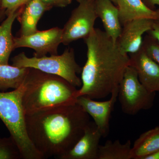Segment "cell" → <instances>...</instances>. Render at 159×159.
I'll return each instance as SVG.
<instances>
[{"label": "cell", "mask_w": 159, "mask_h": 159, "mask_svg": "<svg viewBox=\"0 0 159 159\" xmlns=\"http://www.w3.org/2000/svg\"><path fill=\"white\" fill-rule=\"evenodd\" d=\"M29 139L44 159L57 158L82 136L90 116L76 103L25 116Z\"/></svg>", "instance_id": "obj_1"}, {"label": "cell", "mask_w": 159, "mask_h": 159, "mask_svg": "<svg viewBox=\"0 0 159 159\" xmlns=\"http://www.w3.org/2000/svg\"><path fill=\"white\" fill-rule=\"evenodd\" d=\"M84 40L87 61L82 68V85L77 96L93 99L105 98L119 88L129 65V55L100 29L95 28Z\"/></svg>", "instance_id": "obj_2"}, {"label": "cell", "mask_w": 159, "mask_h": 159, "mask_svg": "<svg viewBox=\"0 0 159 159\" xmlns=\"http://www.w3.org/2000/svg\"><path fill=\"white\" fill-rule=\"evenodd\" d=\"M26 116L76 103L78 89L62 77L29 68L23 83Z\"/></svg>", "instance_id": "obj_3"}, {"label": "cell", "mask_w": 159, "mask_h": 159, "mask_svg": "<svg viewBox=\"0 0 159 159\" xmlns=\"http://www.w3.org/2000/svg\"><path fill=\"white\" fill-rule=\"evenodd\" d=\"M23 90L22 83L11 92H0V119L17 145L22 159H43L27 133L26 115L22 102Z\"/></svg>", "instance_id": "obj_4"}, {"label": "cell", "mask_w": 159, "mask_h": 159, "mask_svg": "<svg viewBox=\"0 0 159 159\" xmlns=\"http://www.w3.org/2000/svg\"><path fill=\"white\" fill-rule=\"evenodd\" d=\"M12 65L18 68H33L47 74L62 77L76 87L82 85L77 74L82 68L76 62L74 49H66L61 55H51L42 57H28L22 52L11 59Z\"/></svg>", "instance_id": "obj_5"}, {"label": "cell", "mask_w": 159, "mask_h": 159, "mask_svg": "<svg viewBox=\"0 0 159 159\" xmlns=\"http://www.w3.org/2000/svg\"><path fill=\"white\" fill-rule=\"evenodd\" d=\"M156 93H152L139 81L136 71L131 66L126 69L119 84L118 97L122 111L134 116L153 105Z\"/></svg>", "instance_id": "obj_6"}, {"label": "cell", "mask_w": 159, "mask_h": 159, "mask_svg": "<svg viewBox=\"0 0 159 159\" xmlns=\"http://www.w3.org/2000/svg\"><path fill=\"white\" fill-rule=\"evenodd\" d=\"M78 6L62 29V43L68 45L80 39L86 38L93 31L98 16L95 9V0H77Z\"/></svg>", "instance_id": "obj_7"}, {"label": "cell", "mask_w": 159, "mask_h": 159, "mask_svg": "<svg viewBox=\"0 0 159 159\" xmlns=\"http://www.w3.org/2000/svg\"><path fill=\"white\" fill-rule=\"evenodd\" d=\"M62 29L55 27L45 31H38L27 36L14 37V49L21 48L34 50V56L42 57L57 55V49L62 43Z\"/></svg>", "instance_id": "obj_8"}, {"label": "cell", "mask_w": 159, "mask_h": 159, "mask_svg": "<svg viewBox=\"0 0 159 159\" xmlns=\"http://www.w3.org/2000/svg\"><path fill=\"white\" fill-rule=\"evenodd\" d=\"M119 88L114 90L111 98L105 101H95L89 97L80 96L77 99L84 111L93 119L102 137H107L110 131V121L114 106L118 98Z\"/></svg>", "instance_id": "obj_9"}, {"label": "cell", "mask_w": 159, "mask_h": 159, "mask_svg": "<svg viewBox=\"0 0 159 159\" xmlns=\"http://www.w3.org/2000/svg\"><path fill=\"white\" fill-rule=\"evenodd\" d=\"M102 135L94 122H90L82 136L67 152L58 157L59 159H97Z\"/></svg>", "instance_id": "obj_10"}, {"label": "cell", "mask_w": 159, "mask_h": 159, "mask_svg": "<svg viewBox=\"0 0 159 159\" xmlns=\"http://www.w3.org/2000/svg\"><path fill=\"white\" fill-rule=\"evenodd\" d=\"M129 65L136 71L139 81L152 93L159 92V66L142 48L129 54Z\"/></svg>", "instance_id": "obj_11"}, {"label": "cell", "mask_w": 159, "mask_h": 159, "mask_svg": "<svg viewBox=\"0 0 159 159\" xmlns=\"http://www.w3.org/2000/svg\"><path fill=\"white\" fill-rule=\"evenodd\" d=\"M153 22L152 20L138 19L123 25L116 42L119 48L127 54L138 52L142 47L143 34L152 29Z\"/></svg>", "instance_id": "obj_12"}, {"label": "cell", "mask_w": 159, "mask_h": 159, "mask_svg": "<svg viewBox=\"0 0 159 159\" xmlns=\"http://www.w3.org/2000/svg\"><path fill=\"white\" fill-rule=\"evenodd\" d=\"M95 6L97 16L103 24L104 31L116 43L122 28L118 7L111 0H95Z\"/></svg>", "instance_id": "obj_13"}, {"label": "cell", "mask_w": 159, "mask_h": 159, "mask_svg": "<svg viewBox=\"0 0 159 159\" xmlns=\"http://www.w3.org/2000/svg\"><path fill=\"white\" fill-rule=\"evenodd\" d=\"M51 8L40 0H30L20 8L17 18L20 25V36H27L38 31L37 24L46 11Z\"/></svg>", "instance_id": "obj_14"}, {"label": "cell", "mask_w": 159, "mask_h": 159, "mask_svg": "<svg viewBox=\"0 0 159 159\" xmlns=\"http://www.w3.org/2000/svg\"><path fill=\"white\" fill-rule=\"evenodd\" d=\"M116 6L122 26L129 21L138 19L159 20V9H149L142 0H117Z\"/></svg>", "instance_id": "obj_15"}, {"label": "cell", "mask_w": 159, "mask_h": 159, "mask_svg": "<svg viewBox=\"0 0 159 159\" xmlns=\"http://www.w3.org/2000/svg\"><path fill=\"white\" fill-rule=\"evenodd\" d=\"M159 151V126L142 134L132 146L131 159H144Z\"/></svg>", "instance_id": "obj_16"}, {"label": "cell", "mask_w": 159, "mask_h": 159, "mask_svg": "<svg viewBox=\"0 0 159 159\" xmlns=\"http://www.w3.org/2000/svg\"><path fill=\"white\" fill-rule=\"evenodd\" d=\"M20 9L9 13L0 25V64H9L11 52L14 50L12 27L20 13Z\"/></svg>", "instance_id": "obj_17"}, {"label": "cell", "mask_w": 159, "mask_h": 159, "mask_svg": "<svg viewBox=\"0 0 159 159\" xmlns=\"http://www.w3.org/2000/svg\"><path fill=\"white\" fill-rule=\"evenodd\" d=\"M29 68L0 64V90L18 88L24 82Z\"/></svg>", "instance_id": "obj_18"}, {"label": "cell", "mask_w": 159, "mask_h": 159, "mask_svg": "<svg viewBox=\"0 0 159 159\" xmlns=\"http://www.w3.org/2000/svg\"><path fill=\"white\" fill-rule=\"evenodd\" d=\"M130 140L122 144L119 140H107L104 145H99L97 159H131Z\"/></svg>", "instance_id": "obj_19"}, {"label": "cell", "mask_w": 159, "mask_h": 159, "mask_svg": "<svg viewBox=\"0 0 159 159\" xmlns=\"http://www.w3.org/2000/svg\"><path fill=\"white\" fill-rule=\"evenodd\" d=\"M22 159L19 149L11 136L0 137V159Z\"/></svg>", "instance_id": "obj_20"}, {"label": "cell", "mask_w": 159, "mask_h": 159, "mask_svg": "<svg viewBox=\"0 0 159 159\" xmlns=\"http://www.w3.org/2000/svg\"><path fill=\"white\" fill-rule=\"evenodd\" d=\"M142 48L159 66V43L157 40L147 34L143 38Z\"/></svg>", "instance_id": "obj_21"}, {"label": "cell", "mask_w": 159, "mask_h": 159, "mask_svg": "<svg viewBox=\"0 0 159 159\" xmlns=\"http://www.w3.org/2000/svg\"><path fill=\"white\" fill-rule=\"evenodd\" d=\"M30 0H1V9H5L6 16L22 7Z\"/></svg>", "instance_id": "obj_22"}, {"label": "cell", "mask_w": 159, "mask_h": 159, "mask_svg": "<svg viewBox=\"0 0 159 159\" xmlns=\"http://www.w3.org/2000/svg\"><path fill=\"white\" fill-rule=\"evenodd\" d=\"M43 3L52 9L53 7L64 8L68 6L72 0H40Z\"/></svg>", "instance_id": "obj_23"}, {"label": "cell", "mask_w": 159, "mask_h": 159, "mask_svg": "<svg viewBox=\"0 0 159 159\" xmlns=\"http://www.w3.org/2000/svg\"><path fill=\"white\" fill-rule=\"evenodd\" d=\"M147 33L156 39L159 43V20H153L152 28Z\"/></svg>", "instance_id": "obj_24"}, {"label": "cell", "mask_w": 159, "mask_h": 159, "mask_svg": "<svg viewBox=\"0 0 159 159\" xmlns=\"http://www.w3.org/2000/svg\"><path fill=\"white\" fill-rule=\"evenodd\" d=\"M145 6L152 10H156V6H159V0H142Z\"/></svg>", "instance_id": "obj_25"}, {"label": "cell", "mask_w": 159, "mask_h": 159, "mask_svg": "<svg viewBox=\"0 0 159 159\" xmlns=\"http://www.w3.org/2000/svg\"><path fill=\"white\" fill-rule=\"evenodd\" d=\"M144 159H159V151L148 156L145 157Z\"/></svg>", "instance_id": "obj_26"}, {"label": "cell", "mask_w": 159, "mask_h": 159, "mask_svg": "<svg viewBox=\"0 0 159 159\" xmlns=\"http://www.w3.org/2000/svg\"><path fill=\"white\" fill-rule=\"evenodd\" d=\"M6 16V10L3 9H0V21L2 20Z\"/></svg>", "instance_id": "obj_27"}, {"label": "cell", "mask_w": 159, "mask_h": 159, "mask_svg": "<svg viewBox=\"0 0 159 159\" xmlns=\"http://www.w3.org/2000/svg\"><path fill=\"white\" fill-rule=\"evenodd\" d=\"M112 2H113L114 4H115V5L116 6L117 5V0H111Z\"/></svg>", "instance_id": "obj_28"}, {"label": "cell", "mask_w": 159, "mask_h": 159, "mask_svg": "<svg viewBox=\"0 0 159 159\" xmlns=\"http://www.w3.org/2000/svg\"><path fill=\"white\" fill-rule=\"evenodd\" d=\"M0 9H1V3H0Z\"/></svg>", "instance_id": "obj_29"}, {"label": "cell", "mask_w": 159, "mask_h": 159, "mask_svg": "<svg viewBox=\"0 0 159 159\" xmlns=\"http://www.w3.org/2000/svg\"><path fill=\"white\" fill-rule=\"evenodd\" d=\"M1 0H0V3H1Z\"/></svg>", "instance_id": "obj_30"}]
</instances>
